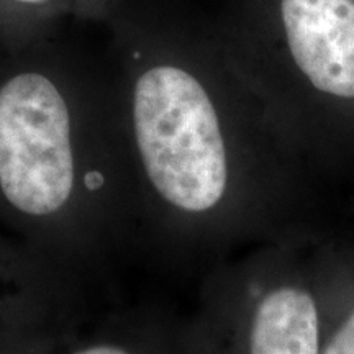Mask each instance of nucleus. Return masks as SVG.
Here are the masks:
<instances>
[{
  "mask_svg": "<svg viewBox=\"0 0 354 354\" xmlns=\"http://www.w3.org/2000/svg\"><path fill=\"white\" fill-rule=\"evenodd\" d=\"M61 333H15L0 336V354H50Z\"/></svg>",
  "mask_w": 354,
  "mask_h": 354,
  "instance_id": "nucleus-6",
  "label": "nucleus"
},
{
  "mask_svg": "<svg viewBox=\"0 0 354 354\" xmlns=\"http://www.w3.org/2000/svg\"><path fill=\"white\" fill-rule=\"evenodd\" d=\"M130 140L158 202L184 216L214 212L228 187V156L215 104L201 79L156 64L130 91Z\"/></svg>",
  "mask_w": 354,
  "mask_h": 354,
  "instance_id": "nucleus-2",
  "label": "nucleus"
},
{
  "mask_svg": "<svg viewBox=\"0 0 354 354\" xmlns=\"http://www.w3.org/2000/svg\"><path fill=\"white\" fill-rule=\"evenodd\" d=\"M290 55L318 91L354 99L353 0H281Z\"/></svg>",
  "mask_w": 354,
  "mask_h": 354,
  "instance_id": "nucleus-4",
  "label": "nucleus"
},
{
  "mask_svg": "<svg viewBox=\"0 0 354 354\" xmlns=\"http://www.w3.org/2000/svg\"><path fill=\"white\" fill-rule=\"evenodd\" d=\"M91 294L0 228V336L59 333L91 310Z\"/></svg>",
  "mask_w": 354,
  "mask_h": 354,
  "instance_id": "nucleus-3",
  "label": "nucleus"
},
{
  "mask_svg": "<svg viewBox=\"0 0 354 354\" xmlns=\"http://www.w3.org/2000/svg\"><path fill=\"white\" fill-rule=\"evenodd\" d=\"M130 176L66 77L38 66L0 77V228L88 294L122 245Z\"/></svg>",
  "mask_w": 354,
  "mask_h": 354,
  "instance_id": "nucleus-1",
  "label": "nucleus"
},
{
  "mask_svg": "<svg viewBox=\"0 0 354 354\" xmlns=\"http://www.w3.org/2000/svg\"><path fill=\"white\" fill-rule=\"evenodd\" d=\"M251 354H318V313L308 292L281 287L261 300Z\"/></svg>",
  "mask_w": 354,
  "mask_h": 354,
  "instance_id": "nucleus-5",
  "label": "nucleus"
},
{
  "mask_svg": "<svg viewBox=\"0 0 354 354\" xmlns=\"http://www.w3.org/2000/svg\"><path fill=\"white\" fill-rule=\"evenodd\" d=\"M17 3H25V6H39V3L46 2V0H13Z\"/></svg>",
  "mask_w": 354,
  "mask_h": 354,
  "instance_id": "nucleus-8",
  "label": "nucleus"
},
{
  "mask_svg": "<svg viewBox=\"0 0 354 354\" xmlns=\"http://www.w3.org/2000/svg\"><path fill=\"white\" fill-rule=\"evenodd\" d=\"M323 354H354V313L344 322Z\"/></svg>",
  "mask_w": 354,
  "mask_h": 354,
  "instance_id": "nucleus-7",
  "label": "nucleus"
}]
</instances>
